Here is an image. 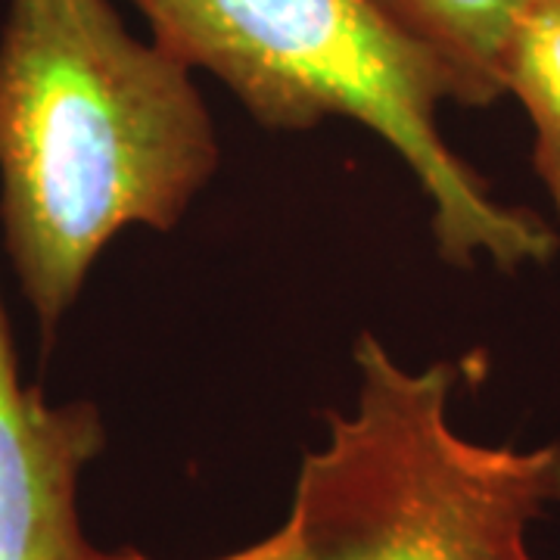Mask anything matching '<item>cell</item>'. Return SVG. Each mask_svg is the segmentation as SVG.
I'll return each instance as SVG.
<instances>
[{
	"label": "cell",
	"mask_w": 560,
	"mask_h": 560,
	"mask_svg": "<svg viewBox=\"0 0 560 560\" xmlns=\"http://www.w3.org/2000/svg\"><path fill=\"white\" fill-rule=\"evenodd\" d=\"M178 57L138 40L109 0H10L0 32V224L54 340L125 228L172 231L221 162Z\"/></svg>",
	"instance_id": "cell-1"
},
{
	"label": "cell",
	"mask_w": 560,
	"mask_h": 560,
	"mask_svg": "<svg viewBox=\"0 0 560 560\" xmlns=\"http://www.w3.org/2000/svg\"><path fill=\"white\" fill-rule=\"evenodd\" d=\"M352 355L355 408L324 415L278 529L209 560H539L529 529L560 508V442L458 433L455 361L411 371L374 334Z\"/></svg>",
	"instance_id": "cell-2"
},
{
	"label": "cell",
	"mask_w": 560,
	"mask_h": 560,
	"mask_svg": "<svg viewBox=\"0 0 560 560\" xmlns=\"http://www.w3.org/2000/svg\"><path fill=\"white\" fill-rule=\"evenodd\" d=\"M153 40L187 69L221 79L253 119L312 131L352 119L383 138L433 206L440 259L501 271L548 265L558 234L492 197L440 131V69L371 0H131Z\"/></svg>",
	"instance_id": "cell-3"
},
{
	"label": "cell",
	"mask_w": 560,
	"mask_h": 560,
	"mask_svg": "<svg viewBox=\"0 0 560 560\" xmlns=\"http://www.w3.org/2000/svg\"><path fill=\"white\" fill-rule=\"evenodd\" d=\"M106 448L91 401L50 405L20 381L10 324L0 302V560H135L84 536L79 482Z\"/></svg>",
	"instance_id": "cell-4"
},
{
	"label": "cell",
	"mask_w": 560,
	"mask_h": 560,
	"mask_svg": "<svg viewBox=\"0 0 560 560\" xmlns=\"http://www.w3.org/2000/svg\"><path fill=\"white\" fill-rule=\"evenodd\" d=\"M440 69L445 97L486 109L508 97V50L533 0H371Z\"/></svg>",
	"instance_id": "cell-5"
},
{
	"label": "cell",
	"mask_w": 560,
	"mask_h": 560,
	"mask_svg": "<svg viewBox=\"0 0 560 560\" xmlns=\"http://www.w3.org/2000/svg\"><path fill=\"white\" fill-rule=\"evenodd\" d=\"M508 94L533 125V168L560 219V0H533L508 50Z\"/></svg>",
	"instance_id": "cell-6"
}]
</instances>
